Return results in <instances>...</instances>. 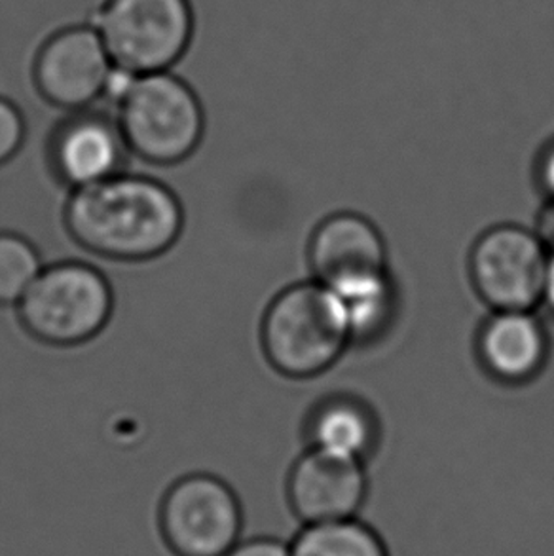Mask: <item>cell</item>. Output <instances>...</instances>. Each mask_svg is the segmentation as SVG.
Instances as JSON below:
<instances>
[{"label":"cell","instance_id":"obj_1","mask_svg":"<svg viewBox=\"0 0 554 556\" xmlns=\"http://www.w3.org/2000/svg\"><path fill=\"white\" fill-rule=\"evenodd\" d=\"M63 223L90 255L147 263L165 255L185 230L179 195L156 177L122 174L68 194Z\"/></svg>","mask_w":554,"mask_h":556},{"label":"cell","instance_id":"obj_2","mask_svg":"<svg viewBox=\"0 0 554 556\" xmlns=\"http://www.w3.org/2000/svg\"><path fill=\"white\" fill-rule=\"evenodd\" d=\"M352 337L342 302L319 281L277 294L261 327L266 359L289 378H310L329 369Z\"/></svg>","mask_w":554,"mask_h":556},{"label":"cell","instance_id":"obj_3","mask_svg":"<svg viewBox=\"0 0 554 556\" xmlns=\"http://www.w3.org/2000/svg\"><path fill=\"white\" fill-rule=\"evenodd\" d=\"M15 309L23 329L46 346H83L111 321L113 286L83 261L46 264Z\"/></svg>","mask_w":554,"mask_h":556},{"label":"cell","instance_id":"obj_4","mask_svg":"<svg viewBox=\"0 0 554 556\" xmlns=\"http://www.w3.org/2000/svg\"><path fill=\"white\" fill-rule=\"evenodd\" d=\"M129 154L150 166H177L202 143L205 114L196 91L172 73L137 76L118 103Z\"/></svg>","mask_w":554,"mask_h":556},{"label":"cell","instance_id":"obj_5","mask_svg":"<svg viewBox=\"0 0 554 556\" xmlns=\"http://www.w3.org/2000/svg\"><path fill=\"white\" fill-rule=\"evenodd\" d=\"M194 30L188 0H106L98 33L114 67L164 73L187 52Z\"/></svg>","mask_w":554,"mask_h":556},{"label":"cell","instance_id":"obj_6","mask_svg":"<svg viewBox=\"0 0 554 556\" xmlns=\"http://www.w3.org/2000/svg\"><path fill=\"white\" fill-rule=\"evenodd\" d=\"M160 530L175 556H226L241 542L240 497L217 475H185L165 492Z\"/></svg>","mask_w":554,"mask_h":556},{"label":"cell","instance_id":"obj_7","mask_svg":"<svg viewBox=\"0 0 554 556\" xmlns=\"http://www.w3.org/2000/svg\"><path fill=\"white\" fill-rule=\"evenodd\" d=\"M549 251L522 226H494L471 253L473 283L498 312H532L543 301Z\"/></svg>","mask_w":554,"mask_h":556},{"label":"cell","instance_id":"obj_8","mask_svg":"<svg viewBox=\"0 0 554 556\" xmlns=\"http://www.w3.org/2000/svg\"><path fill=\"white\" fill-rule=\"evenodd\" d=\"M310 264L317 281L338 299L390 287L382 233L355 213H338L317 226L310 243Z\"/></svg>","mask_w":554,"mask_h":556},{"label":"cell","instance_id":"obj_9","mask_svg":"<svg viewBox=\"0 0 554 556\" xmlns=\"http://www.w3.org/2000/svg\"><path fill=\"white\" fill-rule=\"evenodd\" d=\"M113 60L91 27H68L46 42L35 61L40 96L71 113H80L105 96Z\"/></svg>","mask_w":554,"mask_h":556},{"label":"cell","instance_id":"obj_10","mask_svg":"<svg viewBox=\"0 0 554 556\" xmlns=\"http://www.w3.org/2000/svg\"><path fill=\"white\" fill-rule=\"evenodd\" d=\"M292 511L306 525L353 519L367 494V477L360 458L312 448L289 475Z\"/></svg>","mask_w":554,"mask_h":556},{"label":"cell","instance_id":"obj_11","mask_svg":"<svg viewBox=\"0 0 554 556\" xmlns=\"http://www.w3.org/2000/svg\"><path fill=\"white\" fill-rule=\"evenodd\" d=\"M128 154L118 122L86 111L63 122L48 147L53 174L71 192L126 172Z\"/></svg>","mask_w":554,"mask_h":556},{"label":"cell","instance_id":"obj_12","mask_svg":"<svg viewBox=\"0 0 554 556\" xmlns=\"http://www.w3.org/2000/svg\"><path fill=\"white\" fill-rule=\"evenodd\" d=\"M479 346L490 372L518 382L543 367L547 334L530 312H498L480 332Z\"/></svg>","mask_w":554,"mask_h":556},{"label":"cell","instance_id":"obj_13","mask_svg":"<svg viewBox=\"0 0 554 556\" xmlns=\"http://www.w3.org/2000/svg\"><path fill=\"white\" fill-rule=\"evenodd\" d=\"M289 551L291 556H388L380 535L353 519L306 525Z\"/></svg>","mask_w":554,"mask_h":556},{"label":"cell","instance_id":"obj_14","mask_svg":"<svg viewBox=\"0 0 554 556\" xmlns=\"http://www.w3.org/2000/svg\"><path fill=\"white\" fill-rule=\"evenodd\" d=\"M315 448L361 458L375 439L373 420L352 401H335L315 414L312 424Z\"/></svg>","mask_w":554,"mask_h":556},{"label":"cell","instance_id":"obj_15","mask_svg":"<svg viewBox=\"0 0 554 556\" xmlns=\"http://www.w3.org/2000/svg\"><path fill=\"white\" fill-rule=\"evenodd\" d=\"M46 264L22 233L0 232V306H17Z\"/></svg>","mask_w":554,"mask_h":556},{"label":"cell","instance_id":"obj_16","mask_svg":"<svg viewBox=\"0 0 554 556\" xmlns=\"http://www.w3.org/2000/svg\"><path fill=\"white\" fill-rule=\"evenodd\" d=\"M27 126L22 111L8 99L0 98V166L8 164L22 151Z\"/></svg>","mask_w":554,"mask_h":556},{"label":"cell","instance_id":"obj_17","mask_svg":"<svg viewBox=\"0 0 554 556\" xmlns=\"http://www.w3.org/2000/svg\"><path fill=\"white\" fill-rule=\"evenodd\" d=\"M226 556H291L289 545H284L270 538H256L240 542Z\"/></svg>","mask_w":554,"mask_h":556},{"label":"cell","instance_id":"obj_18","mask_svg":"<svg viewBox=\"0 0 554 556\" xmlns=\"http://www.w3.org/2000/svg\"><path fill=\"white\" fill-rule=\"evenodd\" d=\"M538 238L545 245L547 251L554 253V200L549 203L545 210L541 211L540 220H538Z\"/></svg>","mask_w":554,"mask_h":556},{"label":"cell","instance_id":"obj_19","mask_svg":"<svg viewBox=\"0 0 554 556\" xmlns=\"http://www.w3.org/2000/svg\"><path fill=\"white\" fill-rule=\"evenodd\" d=\"M541 182L547 190L549 194L553 195L554 200V144L549 149L545 159L541 162Z\"/></svg>","mask_w":554,"mask_h":556},{"label":"cell","instance_id":"obj_20","mask_svg":"<svg viewBox=\"0 0 554 556\" xmlns=\"http://www.w3.org/2000/svg\"><path fill=\"white\" fill-rule=\"evenodd\" d=\"M543 301L547 302L554 312V253L549 256L547 276H545V287H543Z\"/></svg>","mask_w":554,"mask_h":556}]
</instances>
